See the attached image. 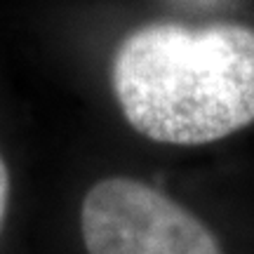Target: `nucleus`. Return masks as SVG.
Wrapping results in <instances>:
<instances>
[{"mask_svg":"<svg viewBox=\"0 0 254 254\" xmlns=\"http://www.w3.org/2000/svg\"><path fill=\"white\" fill-rule=\"evenodd\" d=\"M111 82L125 120L146 139L219 141L254 123V31L146 24L118 45Z\"/></svg>","mask_w":254,"mask_h":254,"instance_id":"1","label":"nucleus"},{"mask_svg":"<svg viewBox=\"0 0 254 254\" xmlns=\"http://www.w3.org/2000/svg\"><path fill=\"white\" fill-rule=\"evenodd\" d=\"M80 231L87 254H224L193 212L129 177H109L87 190Z\"/></svg>","mask_w":254,"mask_h":254,"instance_id":"2","label":"nucleus"},{"mask_svg":"<svg viewBox=\"0 0 254 254\" xmlns=\"http://www.w3.org/2000/svg\"><path fill=\"white\" fill-rule=\"evenodd\" d=\"M7 200H9V172L5 160L0 158V228H2L5 212H7Z\"/></svg>","mask_w":254,"mask_h":254,"instance_id":"3","label":"nucleus"}]
</instances>
